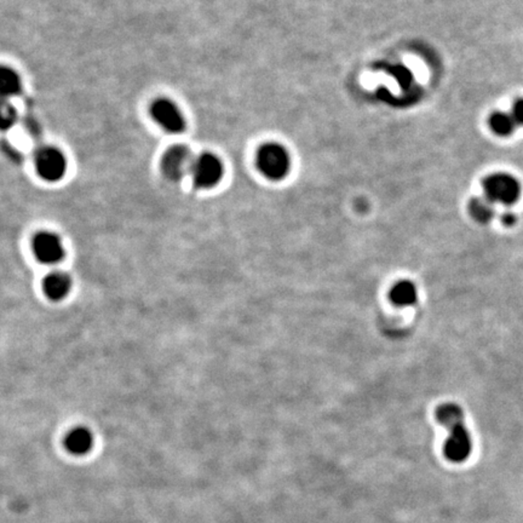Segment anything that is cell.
Wrapping results in <instances>:
<instances>
[{
    "instance_id": "9c48e42d",
    "label": "cell",
    "mask_w": 523,
    "mask_h": 523,
    "mask_svg": "<svg viewBox=\"0 0 523 523\" xmlns=\"http://www.w3.org/2000/svg\"><path fill=\"white\" fill-rule=\"evenodd\" d=\"M72 288V279L66 273H52L44 280L45 295L54 302H60L68 296Z\"/></svg>"
},
{
    "instance_id": "6da1fadb",
    "label": "cell",
    "mask_w": 523,
    "mask_h": 523,
    "mask_svg": "<svg viewBox=\"0 0 523 523\" xmlns=\"http://www.w3.org/2000/svg\"><path fill=\"white\" fill-rule=\"evenodd\" d=\"M257 168L264 177L270 181L284 180L291 168V158L283 144L270 142L258 149Z\"/></svg>"
},
{
    "instance_id": "3957f363",
    "label": "cell",
    "mask_w": 523,
    "mask_h": 523,
    "mask_svg": "<svg viewBox=\"0 0 523 523\" xmlns=\"http://www.w3.org/2000/svg\"><path fill=\"white\" fill-rule=\"evenodd\" d=\"M193 182L201 189L216 187L223 178L224 166L218 156L211 153L200 154L193 163Z\"/></svg>"
},
{
    "instance_id": "4fadbf2b",
    "label": "cell",
    "mask_w": 523,
    "mask_h": 523,
    "mask_svg": "<svg viewBox=\"0 0 523 523\" xmlns=\"http://www.w3.org/2000/svg\"><path fill=\"white\" fill-rule=\"evenodd\" d=\"M436 420L446 429L455 427L457 424L464 423V411L455 404L441 405L436 410Z\"/></svg>"
},
{
    "instance_id": "5b68a950",
    "label": "cell",
    "mask_w": 523,
    "mask_h": 523,
    "mask_svg": "<svg viewBox=\"0 0 523 523\" xmlns=\"http://www.w3.org/2000/svg\"><path fill=\"white\" fill-rule=\"evenodd\" d=\"M151 116L156 124L168 133H182L187 126L178 106L168 98L154 101L151 106Z\"/></svg>"
},
{
    "instance_id": "8fae6325",
    "label": "cell",
    "mask_w": 523,
    "mask_h": 523,
    "mask_svg": "<svg viewBox=\"0 0 523 523\" xmlns=\"http://www.w3.org/2000/svg\"><path fill=\"white\" fill-rule=\"evenodd\" d=\"M390 300L397 307H412L418 302V290L410 280H402L392 286Z\"/></svg>"
},
{
    "instance_id": "9a60e30c",
    "label": "cell",
    "mask_w": 523,
    "mask_h": 523,
    "mask_svg": "<svg viewBox=\"0 0 523 523\" xmlns=\"http://www.w3.org/2000/svg\"><path fill=\"white\" fill-rule=\"evenodd\" d=\"M469 211L472 213V218L479 223L487 224L494 217V204L487 198H475L469 205Z\"/></svg>"
},
{
    "instance_id": "e0dca14e",
    "label": "cell",
    "mask_w": 523,
    "mask_h": 523,
    "mask_svg": "<svg viewBox=\"0 0 523 523\" xmlns=\"http://www.w3.org/2000/svg\"><path fill=\"white\" fill-rule=\"evenodd\" d=\"M512 116L515 119L516 124L523 126V98H519L514 103Z\"/></svg>"
},
{
    "instance_id": "ac0fdd59",
    "label": "cell",
    "mask_w": 523,
    "mask_h": 523,
    "mask_svg": "<svg viewBox=\"0 0 523 523\" xmlns=\"http://www.w3.org/2000/svg\"><path fill=\"white\" fill-rule=\"evenodd\" d=\"M500 220H502V223L504 225L512 227V225L516 223V215L512 211L503 212L502 216H500Z\"/></svg>"
},
{
    "instance_id": "52a82bcc",
    "label": "cell",
    "mask_w": 523,
    "mask_h": 523,
    "mask_svg": "<svg viewBox=\"0 0 523 523\" xmlns=\"http://www.w3.org/2000/svg\"><path fill=\"white\" fill-rule=\"evenodd\" d=\"M447 430L450 434L445 441V457L452 463H463L472 455V435L464 423L457 424Z\"/></svg>"
},
{
    "instance_id": "30bf717a",
    "label": "cell",
    "mask_w": 523,
    "mask_h": 523,
    "mask_svg": "<svg viewBox=\"0 0 523 523\" xmlns=\"http://www.w3.org/2000/svg\"><path fill=\"white\" fill-rule=\"evenodd\" d=\"M93 435L86 427H76L66 437V448L72 455H84L91 451Z\"/></svg>"
},
{
    "instance_id": "277c9868",
    "label": "cell",
    "mask_w": 523,
    "mask_h": 523,
    "mask_svg": "<svg viewBox=\"0 0 523 523\" xmlns=\"http://www.w3.org/2000/svg\"><path fill=\"white\" fill-rule=\"evenodd\" d=\"M36 168L41 180L55 183L66 175L67 160L64 153L55 147H44L36 153Z\"/></svg>"
},
{
    "instance_id": "2e32d148",
    "label": "cell",
    "mask_w": 523,
    "mask_h": 523,
    "mask_svg": "<svg viewBox=\"0 0 523 523\" xmlns=\"http://www.w3.org/2000/svg\"><path fill=\"white\" fill-rule=\"evenodd\" d=\"M17 113L11 104L4 103L1 108V128L9 130L16 123Z\"/></svg>"
},
{
    "instance_id": "7c38bea8",
    "label": "cell",
    "mask_w": 523,
    "mask_h": 523,
    "mask_svg": "<svg viewBox=\"0 0 523 523\" xmlns=\"http://www.w3.org/2000/svg\"><path fill=\"white\" fill-rule=\"evenodd\" d=\"M22 91V80L19 73L12 69L11 67H1L0 69V95L3 98H11V97L20 95Z\"/></svg>"
},
{
    "instance_id": "7a4b0ae2",
    "label": "cell",
    "mask_w": 523,
    "mask_h": 523,
    "mask_svg": "<svg viewBox=\"0 0 523 523\" xmlns=\"http://www.w3.org/2000/svg\"><path fill=\"white\" fill-rule=\"evenodd\" d=\"M484 191L493 204L512 206L521 196V184L510 173L497 172L484 181Z\"/></svg>"
},
{
    "instance_id": "ba28073f",
    "label": "cell",
    "mask_w": 523,
    "mask_h": 523,
    "mask_svg": "<svg viewBox=\"0 0 523 523\" xmlns=\"http://www.w3.org/2000/svg\"><path fill=\"white\" fill-rule=\"evenodd\" d=\"M33 251L36 260L44 264H56L66 255L64 243L60 236L50 232H43L33 240Z\"/></svg>"
},
{
    "instance_id": "8992f818",
    "label": "cell",
    "mask_w": 523,
    "mask_h": 523,
    "mask_svg": "<svg viewBox=\"0 0 523 523\" xmlns=\"http://www.w3.org/2000/svg\"><path fill=\"white\" fill-rule=\"evenodd\" d=\"M193 163L194 159L189 148L182 144H177L164 153L160 166L168 180L177 182L182 180L188 172H191Z\"/></svg>"
},
{
    "instance_id": "5bb4252c",
    "label": "cell",
    "mask_w": 523,
    "mask_h": 523,
    "mask_svg": "<svg viewBox=\"0 0 523 523\" xmlns=\"http://www.w3.org/2000/svg\"><path fill=\"white\" fill-rule=\"evenodd\" d=\"M489 126L495 135L500 137H509L515 132V119L512 118V113L495 112L489 118Z\"/></svg>"
}]
</instances>
